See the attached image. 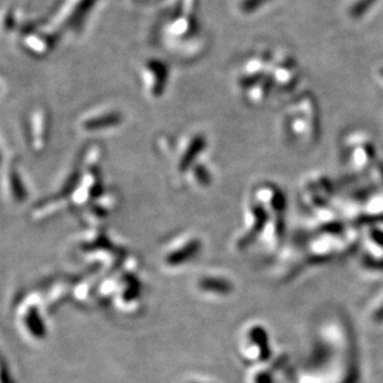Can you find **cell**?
<instances>
[{
	"label": "cell",
	"instance_id": "cell-1",
	"mask_svg": "<svg viewBox=\"0 0 383 383\" xmlns=\"http://www.w3.org/2000/svg\"><path fill=\"white\" fill-rule=\"evenodd\" d=\"M94 0H83L79 6H77L75 13L72 14L70 20H69V25L76 26L83 21V18L86 13L89 12L90 8L92 7Z\"/></svg>",
	"mask_w": 383,
	"mask_h": 383
},
{
	"label": "cell",
	"instance_id": "cell-2",
	"mask_svg": "<svg viewBox=\"0 0 383 383\" xmlns=\"http://www.w3.org/2000/svg\"><path fill=\"white\" fill-rule=\"evenodd\" d=\"M4 25H6V29H7V30L13 29L14 26H15V18H14L13 14H8L7 19L4 21Z\"/></svg>",
	"mask_w": 383,
	"mask_h": 383
},
{
	"label": "cell",
	"instance_id": "cell-3",
	"mask_svg": "<svg viewBox=\"0 0 383 383\" xmlns=\"http://www.w3.org/2000/svg\"><path fill=\"white\" fill-rule=\"evenodd\" d=\"M378 319L380 320L383 319V307H381V310L378 311Z\"/></svg>",
	"mask_w": 383,
	"mask_h": 383
}]
</instances>
